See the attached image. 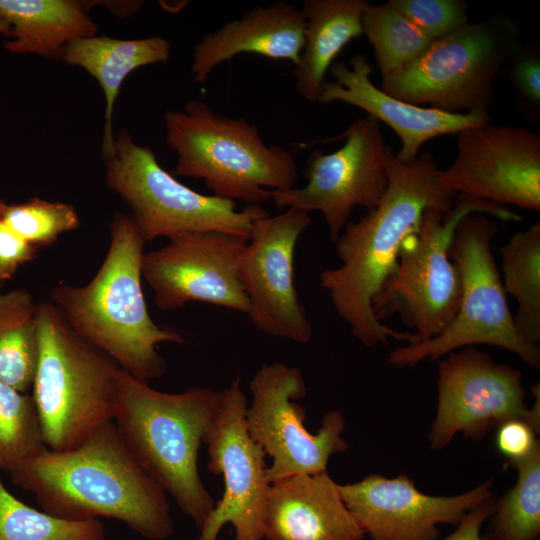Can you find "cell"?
Masks as SVG:
<instances>
[{
	"label": "cell",
	"mask_w": 540,
	"mask_h": 540,
	"mask_svg": "<svg viewBox=\"0 0 540 540\" xmlns=\"http://www.w3.org/2000/svg\"><path fill=\"white\" fill-rule=\"evenodd\" d=\"M386 167L388 184L380 202L345 226L334 241L340 265L319 274V285L337 315L366 347L387 345L390 338L407 344L418 341L415 334L378 321L372 300L394 270L403 241L417 230L424 211L448 212L456 196L439 185V169L430 152L403 162L388 147Z\"/></svg>",
	"instance_id": "1"
},
{
	"label": "cell",
	"mask_w": 540,
	"mask_h": 540,
	"mask_svg": "<svg viewBox=\"0 0 540 540\" xmlns=\"http://www.w3.org/2000/svg\"><path fill=\"white\" fill-rule=\"evenodd\" d=\"M10 476L55 517L109 518L148 540H166L174 532L166 492L137 461L113 421L73 449H43Z\"/></svg>",
	"instance_id": "2"
},
{
	"label": "cell",
	"mask_w": 540,
	"mask_h": 540,
	"mask_svg": "<svg viewBox=\"0 0 540 540\" xmlns=\"http://www.w3.org/2000/svg\"><path fill=\"white\" fill-rule=\"evenodd\" d=\"M110 232L108 252L94 278L83 287L55 286L50 302L79 338L148 382L166 371L158 346L185 339L175 329L159 327L149 314L141 283L145 241L131 216L116 213Z\"/></svg>",
	"instance_id": "3"
},
{
	"label": "cell",
	"mask_w": 540,
	"mask_h": 540,
	"mask_svg": "<svg viewBox=\"0 0 540 540\" xmlns=\"http://www.w3.org/2000/svg\"><path fill=\"white\" fill-rule=\"evenodd\" d=\"M223 390L158 391L123 369L113 422L144 470L199 531L215 503L198 469V454L220 408Z\"/></svg>",
	"instance_id": "4"
},
{
	"label": "cell",
	"mask_w": 540,
	"mask_h": 540,
	"mask_svg": "<svg viewBox=\"0 0 540 540\" xmlns=\"http://www.w3.org/2000/svg\"><path fill=\"white\" fill-rule=\"evenodd\" d=\"M166 141L178 155L174 175L202 179L215 196L261 205L270 190L295 187L298 166L281 146L267 145L255 124L190 100L164 115Z\"/></svg>",
	"instance_id": "5"
},
{
	"label": "cell",
	"mask_w": 540,
	"mask_h": 540,
	"mask_svg": "<svg viewBox=\"0 0 540 540\" xmlns=\"http://www.w3.org/2000/svg\"><path fill=\"white\" fill-rule=\"evenodd\" d=\"M33 399L45 445L67 451L113 421L121 368L79 338L50 302L38 304Z\"/></svg>",
	"instance_id": "6"
},
{
	"label": "cell",
	"mask_w": 540,
	"mask_h": 540,
	"mask_svg": "<svg viewBox=\"0 0 540 540\" xmlns=\"http://www.w3.org/2000/svg\"><path fill=\"white\" fill-rule=\"evenodd\" d=\"M472 213L503 221L522 220L510 207L464 194L455 196L448 212L426 209L417 230L403 241L394 270L372 300L378 321L398 316L414 330L417 342L431 340L450 326L459 309L462 283L449 248L458 224Z\"/></svg>",
	"instance_id": "7"
},
{
	"label": "cell",
	"mask_w": 540,
	"mask_h": 540,
	"mask_svg": "<svg viewBox=\"0 0 540 540\" xmlns=\"http://www.w3.org/2000/svg\"><path fill=\"white\" fill-rule=\"evenodd\" d=\"M498 231L495 220L485 214L472 213L460 221L449 248L462 283L458 312L439 336L393 350L387 360L390 365L413 367L425 359L438 361L452 351L486 344L513 352L533 368L540 367V347L520 335L507 303L491 246Z\"/></svg>",
	"instance_id": "8"
},
{
	"label": "cell",
	"mask_w": 540,
	"mask_h": 540,
	"mask_svg": "<svg viewBox=\"0 0 540 540\" xmlns=\"http://www.w3.org/2000/svg\"><path fill=\"white\" fill-rule=\"evenodd\" d=\"M519 29L495 15L436 39L416 60L381 77L380 89L412 105L462 114L489 113L494 80L519 42Z\"/></svg>",
	"instance_id": "9"
},
{
	"label": "cell",
	"mask_w": 540,
	"mask_h": 540,
	"mask_svg": "<svg viewBox=\"0 0 540 540\" xmlns=\"http://www.w3.org/2000/svg\"><path fill=\"white\" fill-rule=\"evenodd\" d=\"M114 154L105 159L106 184L131 209L146 242L185 233L221 232L249 240L256 220L269 215L259 205L236 210V203L185 186L158 163L149 147L126 131L115 137Z\"/></svg>",
	"instance_id": "10"
},
{
	"label": "cell",
	"mask_w": 540,
	"mask_h": 540,
	"mask_svg": "<svg viewBox=\"0 0 540 540\" xmlns=\"http://www.w3.org/2000/svg\"><path fill=\"white\" fill-rule=\"evenodd\" d=\"M252 402L245 425L254 442L272 458L266 478L272 482L298 474L327 471L330 457L349 448L342 437L345 418L338 410L323 415L318 432L305 427V408L297 400L306 396L302 372L281 362L263 364L250 381Z\"/></svg>",
	"instance_id": "11"
},
{
	"label": "cell",
	"mask_w": 540,
	"mask_h": 540,
	"mask_svg": "<svg viewBox=\"0 0 540 540\" xmlns=\"http://www.w3.org/2000/svg\"><path fill=\"white\" fill-rule=\"evenodd\" d=\"M437 388V412L429 435L432 450L444 448L460 432L481 440L512 419L527 422L539 433V384L531 388L535 402L528 408L521 372L476 346L452 351L438 360Z\"/></svg>",
	"instance_id": "12"
},
{
	"label": "cell",
	"mask_w": 540,
	"mask_h": 540,
	"mask_svg": "<svg viewBox=\"0 0 540 540\" xmlns=\"http://www.w3.org/2000/svg\"><path fill=\"white\" fill-rule=\"evenodd\" d=\"M379 121L365 116L351 123L342 134L345 143L332 153L313 150L306 161L302 187L270 190L279 209L319 211L329 237L336 241L350 222L352 211L367 212L380 202L388 184L385 144Z\"/></svg>",
	"instance_id": "13"
},
{
	"label": "cell",
	"mask_w": 540,
	"mask_h": 540,
	"mask_svg": "<svg viewBox=\"0 0 540 540\" xmlns=\"http://www.w3.org/2000/svg\"><path fill=\"white\" fill-rule=\"evenodd\" d=\"M247 401L238 376L223 390L220 408L208 431V469L222 475L224 492L198 531L197 540H217L226 524L234 540H263L270 483L266 453L245 425Z\"/></svg>",
	"instance_id": "14"
},
{
	"label": "cell",
	"mask_w": 540,
	"mask_h": 540,
	"mask_svg": "<svg viewBox=\"0 0 540 540\" xmlns=\"http://www.w3.org/2000/svg\"><path fill=\"white\" fill-rule=\"evenodd\" d=\"M311 223L310 213L292 208L256 220L239 265L252 324L267 335L300 344L311 340L313 329L298 297L294 256Z\"/></svg>",
	"instance_id": "15"
},
{
	"label": "cell",
	"mask_w": 540,
	"mask_h": 540,
	"mask_svg": "<svg viewBox=\"0 0 540 540\" xmlns=\"http://www.w3.org/2000/svg\"><path fill=\"white\" fill-rule=\"evenodd\" d=\"M439 185L498 205L540 211V136L490 123L457 133L454 162L438 171Z\"/></svg>",
	"instance_id": "16"
},
{
	"label": "cell",
	"mask_w": 540,
	"mask_h": 540,
	"mask_svg": "<svg viewBox=\"0 0 540 540\" xmlns=\"http://www.w3.org/2000/svg\"><path fill=\"white\" fill-rule=\"evenodd\" d=\"M247 242L221 232L185 233L144 253L142 277L154 292L155 305L169 311L202 302L247 314L249 300L239 278Z\"/></svg>",
	"instance_id": "17"
},
{
	"label": "cell",
	"mask_w": 540,
	"mask_h": 540,
	"mask_svg": "<svg viewBox=\"0 0 540 540\" xmlns=\"http://www.w3.org/2000/svg\"><path fill=\"white\" fill-rule=\"evenodd\" d=\"M492 481L456 496L420 492L405 474H370L338 484L347 509L371 540H437L439 524L458 525L472 509L492 497Z\"/></svg>",
	"instance_id": "18"
},
{
	"label": "cell",
	"mask_w": 540,
	"mask_h": 540,
	"mask_svg": "<svg viewBox=\"0 0 540 540\" xmlns=\"http://www.w3.org/2000/svg\"><path fill=\"white\" fill-rule=\"evenodd\" d=\"M330 73L335 80L324 82L318 103H347L384 122L401 140L395 156L403 162L416 159L421 146L435 137L457 134L492 119L490 113H447L412 105L387 94L371 81L372 66L363 54L352 57L349 66L343 62L332 64Z\"/></svg>",
	"instance_id": "19"
},
{
	"label": "cell",
	"mask_w": 540,
	"mask_h": 540,
	"mask_svg": "<svg viewBox=\"0 0 540 540\" xmlns=\"http://www.w3.org/2000/svg\"><path fill=\"white\" fill-rule=\"evenodd\" d=\"M365 535L327 471L270 484L265 540H363Z\"/></svg>",
	"instance_id": "20"
},
{
	"label": "cell",
	"mask_w": 540,
	"mask_h": 540,
	"mask_svg": "<svg viewBox=\"0 0 540 540\" xmlns=\"http://www.w3.org/2000/svg\"><path fill=\"white\" fill-rule=\"evenodd\" d=\"M306 21L300 9L276 1L268 7H255L241 18L229 21L206 34L196 45L191 71L203 85L221 63L242 53L297 63L304 44Z\"/></svg>",
	"instance_id": "21"
},
{
	"label": "cell",
	"mask_w": 540,
	"mask_h": 540,
	"mask_svg": "<svg viewBox=\"0 0 540 540\" xmlns=\"http://www.w3.org/2000/svg\"><path fill=\"white\" fill-rule=\"evenodd\" d=\"M367 0H304V44L294 65L295 89L308 102L318 103L325 75L341 50L363 35Z\"/></svg>",
	"instance_id": "22"
},
{
	"label": "cell",
	"mask_w": 540,
	"mask_h": 540,
	"mask_svg": "<svg viewBox=\"0 0 540 540\" xmlns=\"http://www.w3.org/2000/svg\"><path fill=\"white\" fill-rule=\"evenodd\" d=\"M0 17L9 25L4 46L11 53L63 59L67 44L97 32L84 5L72 0H0Z\"/></svg>",
	"instance_id": "23"
},
{
	"label": "cell",
	"mask_w": 540,
	"mask_h": 540,
	"mask_svg": "<svg viewBox=\"0 0 540 540\" xmlns=\"http://www.w3.org/2000/svg\"><path fill=\"white\" fill-rule=\"evenodd\" d=\"M169 42L160 36L136 40H120L92 36L74 40L64 48L63 59L87 70L101 86L105 101V127L102 144L104 159L114 152L112 113L119 89L126 77L145 65L166 62Z\"/></svg>",
	"instance_id": "24"
},
{
	"label": "cell",
	"mask_w": 540,
	"mask_h": 540,
	"mask_svg": "<svg viewBox=\"0 0 540 540\" xmlns=\"http://www.w3.org/2000/svg\"><path fill=\"white\" fill-rule=\"evenodd\" d=\"M506 294L516 301L515 326L528 343H540V222L515 233L500 246Z\"/></svg>",
	"instance_id": "25"
},
{
	"label": "cell",
	"mask_w": 540,
	"mask_h": 540,
	"mask_svg": "<svg viewBox=\"0 0 540 540\" xmlns=\"http://www.w3.org/2000/svg\"><path fill=\"white\" fill-rule=\"evenodd\" d=\"M38 304L23 289L0 291V380L26 393L38 360Z\"/></svg>",
	"instance_id": "26"
},
{
	"label": "cell",
	"mask_w": 540,
	"mask_h": 540,
	"mask_svg": "<svg viewBox=\"0 0 540 540\" xmlns=\"http://www.w3.org/2000/svg\"><path fill=\"white\" fill-rule=\"evenodd\" d=\"M512 466L517 482L495 501L484 540H537L540 535V446Z\"/></svg>",
	"instance_id": "27"
},
{
	"label": "cell",
	"mask_w": 540,
	"mask_h": 540,
	"mask_svg": "<svg viewBox=\"0 0 540 540\" xmlns=\"http://www.w3.org/2000/svg\"><path fill=\"white\" fill-rule=\"evenodd\" d=\"M362 26L373 47L381 77L416 60L434 41L388 2L369 3Z\"/></svg>",
	"instance_id": "28"
},
{
	"label": "cell",
	"mask_w": 540,
	"mask_h": 540,
	"mask_svg": "<svg viewBox=\"0 0 540 540\" xmlns=\"http://www.w3.org/2000/svg\"><path fill=\"white\" fill-rule=\"evenodd\" d=\"M0 540H107L100 519L72 521L30 507L0 479Z\"/></svg>",
	"instance_id": "29"
},
{
	"label": "cell",
	"mask_w": 540,
	"mask_h": 540,
	"mask_svg": "<svg viewBox=\"0 0 540 540\" xmlns=\"http://www.w3.org/2000/svg\"><path fill=\"white\" fill-rule=\"evenodd\" d=\"M45 448L33 396L0 380V469L11 473Z\"/></svg>",
	"instance_id": "30"
},
{
	"label": "cell",
	"mask_w": 540,
	"mask_h": 540,
	"mask_svg": "<svg viewBox=\"0 0 540 540\" xmlns=\"http://www.w3.org/2000/svg\"><path fill=\"white\" fill-rule=\"evenodd\" d=\"M0 217L20 237L40 247L53 244L58 237L79 227L80 220L73 206L32 198L24 203L4 204Z\"/></svg>",
	"instance_id": "31"
},
{
	"label": "cell",
	"mask_w": 540,
	"mask_h": 540,
	"mask_svg": "<svg viewBox=\"0 0 540 540\" xmlns=\"http://www.w3.org/2000/svg\"><path fill=\"white\" fill-rule=\"evenodd\" d=\"M388 3L433 40L465 27L468 4L464 0H389Z\"/></svg>",
	"instance_id": "32"
},
{
	"label": "cell",
	"mask_w": 540,
	"mask_h": 540,
	"mask_svg": "<svg viewBox=\"0 0 540 540\" xmlns=\"http://www.w3.org/2000/svg\"><path fill=\"white\" fill-rule=\"evenodd\" d=\"M516 98L517 109L527 121L540 119V50L537 44L518 43L504 69Z\"/></svg>",
	"instance_id": "33"
},
{
	"label": "cell",
	"mask_w": 540,
	"mask_h": 540,
	"mask_svg": "<svg viewBox=\"0 0 540 540\" xmlns=\"http://www.w3.org/2000/svg\"><path fill=\"white\" fill-rule=\"evenodd\" d=\"M538 434L527 422L519 419L508 420L497 427L496 447L509 463L524 460L540 446Z\"/></svg>",
	"instance_id": "34"
},
{
	"label": "cell",
	"mask_w": 540,
	"mask_h": 540,
	"mask_svg": "<svg viewBox=\"0 0 540 540\" xmlns=\"http://www.w3.org/2000/svg\"><path fill=\"white\" fill-rule=\"evenodd\" d=\"M38 248L13 231L0 217V283L11 279L19 267L32 261Z\"/></svg>",
	"instance_id": "35"
},
{
	"label": "cell",
	"mask_w": 540,
	"mask_h": 540,
	"mask_svg": "<svg viewBox=\"0 0 540 540\" xmlns=\"http://www.w3.org/2000/svg\"><path fill=\"white\" fill-rule=\"evenodd\" d=\"M495 508L493 496L470 510L457 525V529L442 540H484L480 536V529L484 522L490 518Z\"/></svg>",
	"instance_id": "36"
},
{
	"label": "cell",
	"mask_w": 540,
	"mask_h": 540,
	"mask_svg": "<svg viewBox=\"0 0 540 540\" xmlns=\"http://www.w3.org/2000/svg\"><path fill=\"white\" fill-rule=\"evenodd\" d=\"M9 30V25L6 20L0 17V34L6 35Z\"/></svg>",
	"instance_id": "37"
},
{
	"label": "cell",
	"mask_w": 540,
	"mask_h": 540,
	"mask_svg": "<svg viewBox=\"0 0 540 540\" xmlns=\"http://www.w3.org/2000/svg\"><path fill=\"white\" fill-rule=\"evenodd\" d=\"M4 204H5V202L2 201V200L0 199V208H1Z\"/></svg>",
	"instance_id": "38"
}]
</instances>
